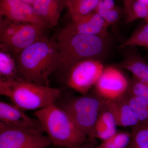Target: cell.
I'll return each mask as SVG.
<instances>
[{
	"instance_id": "cell-24",
	"label": "cell",
	"mask_w": 148,
	"mask_h": 148,
	"mask_svg": "<svg viewBox=\"0 0 148 148\" xmlns=\"http://www.w3.org/2000/svg\"><path fill=\"white\" fill-rule=\"evenodd\" d=\"M127 93L148 101V84L132 76L129 80Z\"/></svg>"
},
{
	"instance_id": "cell-25",
	"label": "cell",
	"mask_w": 148,
	"mask_h": 148,
	"mask_svg": "<svg viewBox=\"0 0 148 148\" xmlns=\"http://www.w3.org/2000/svg\"><path fill=\"white\" fill-rule=\"evenodd\" d=\"M95 12L103 18L108 27L116 22L120 16V10L116 7L110 10L96 9Z\"/></svg>"
},
{
	"instance_id": "cell-4",
	"label": "cell",
	"mask_w": 148,
	"mask_h": 148,
	"mask_svg": "<svg viewBox=\"0 0 148 148\" xmlns=\"http://www.w3.org/2000/svg\"><path fill=\"white\" fill-rule=\"evenodd\" d=\"M0 94L25 111L38 110L56 103L61 98L60 89L24 79L0 80Z\"/></svg>"
},
{
	"instance_id": "cell-19",
	"label": "cell",
	"mask_w": 148,
	"mask_h": 148,
	"mask_svg": "<svg viewBox=\"0 0 148 148\" xmlns=\"http://www.w3.org/2000/svg\"><path fill=\"white\" fill-rule=\"evenodd\" d=\"M129 147L148 148V123H140L132 127Z\"/></svg>"
},
{
	"instance_id": "cell-30",
	"label": "cell",
	"mask_w": 148,
	"mask_h": 148,
	"mask_svg": "<svg viewBox=\"0 0 148 148\" xmlns=\"http://www.w3.org/2000/svg\"><path fill=\"white\" fill-rule=\"evenodd\" d=\"M83 145H84V144H83ZM83 145H82L80 146L79 147L77 148H90L88 147H84V146H83Z\"/></svg>"
},
{
	"instance_id": "cell-31",
	"label": "cell",
	"mask_w": 148,
	"mask_h": 148,
	"mask_svg": "<svg viewBox=\"0 0 148 148\" xmlns=\"http://www.w3.org/2000/svg\"><path fill=\"white\" fill-rule=\"evenodd\" d=\"M145 20L147 23H148V16L146 17V18H145Z\"/></svg>"
},
{
	"instance_id": "cell-3",
	"label": "cell",
	"mask_w": 148,
	"mask_h": 148,
	"mask_svg": "<svg viewBox=\"0 0 148 148\" xmlns=\"http://www.w3.org/2000/svg\"><path fill=\"white\" fill-rule=\"evenodd\" d=\"M108 38L90 34H57L59 69L67 73L80 61L88 58L101 60L108 48Z\"/></svg>"
},
{
	"instance_id": "cell-10",
	"label": "cell",
	"mask_w": 148,
	"mask_h": 148,
	"mask_svg": "<svg viewBox=\"0 0 148 148\" xmlns=\"http://www.w3.org/2000/svg\"><path fill=\"white\" fill-rule=\"evenodd\" d=\"M108 28L103 18L94 11L78 19L71 20L58 34L64 36L90 34L108 37Z\"/></svg>"
},
{
	"instance_id": "cell-23",
	"label": "cell",
	"mask_w": 148,
	"mask_h": 148,
	"mask_svg": "<svg viewBox=\"0 0 148 148\" xmlns=\"http://www.w3.org/2000/svg\"><path fill=\"white\" fill-rule=\"evenodd\" d=\"M148 15V5L140 0H135L126 15V24L132 23L133 21L140 18H145Z\"/></svg>"
},
{
	"instance_id": "cell-6",
	"label": "cell",
	"mask_w": 148,
	"mask_h": 148,
	"mask_svg": "<svg viewBox=\"0 0 148 148\" xmlns=\"http://www.w3.org/2000/svg\"><path fill=\"white\" fill-rule=\"evenodd\" d=\"M105 67L100 59L88 58L74 64L66 73V83L81 94L94 87Z\"/></svg>"
},
{
	"instance_id": "cell-5",
	"label": "cell",
	"mask_w": 148,
	"mask_h": 148,
	"mask_svg": "<svg viewBox=\"0 0 148 148\" xmlns=\"http://www.w3.org/2000/svg\"><path fill=\"white\" fill-rule=\"evenodd\" d=\"M108 101L94 92L72 97L60 106L70 115L79 128L89 137L99 114Z\"/></svg>"
},
{
	"instance_id": "cell-29",
	"label": "cell",
	"mask_w": 148,
	"mask_h": 148,
	"mask_svg": "<svg viewBox=\"0 0 148 148\" xmlns=\"http://www.w3.org/2000/svg\"><path fill=\"white\" fill-rule=\"evenodd\" d=\"M140 1L148 5V0H140Z\"/></svg>"
},
{
	"instance_id": "cell-28",
	"label": "cell",
	"mask_w": 148,
	"mask_h": 148,
	"mask_svg": "<svg viewBox=\"0 0 148 148\" xmlns=\"http://www.w3.org/2000/svg\"><path fill=\"white\" fill-rule=\"evenodd\" d=\"M21 1L29 3V4H31L32 5L33 3L34 2L35 0H21Z\"/></svg>"
},
{
	"instance_id": "cell-22",
	"label": "cell",
	"mask_w": 148,
	"mask_h": 148,
	"mask_svg": "<svg viewBox=\"0 0 148 148\" xmlns=\"http://www.w3.org/2000/svg\"><path fill=\"white\" fill-rule=\"evenodd\" d=\"M131 134L117 132L113 136L103 141L101 145L93 148H126L129 145Z\"/></svg>"
},
{
	"instance_id": "cell-9",
	"label": "cell",
	"mask_w": 148,
	"mask_h": 148,
	"mask_svg": "<svg viewBox=\"0 0 148 148\" xmlns=\"http://www.w3.org/2000/svg\"><path fill=\"white\" fill-rule=\"evenodd\" d=\"M129 82L119 68L107 66L94 86V92L105 100H115L127 93Z\"/></svg>"
},
{
	"instance_id": "cell-32",
	"label": "cell",
	"mask_w": 148,
	"mask_h": 148,
	"mask_svg": "<svg viewBox=\"0 0 148 148\" xmlns=\"http://www.w3.org/2000/svg\"><path fill=\"white\" fill-rule=\"evenodd\" d=\"M126 148H132L130 147H129V146H128V147H126Z\"/></svg>"
},
{
	"instance_id": "cell-17",
	"label": "cell",
	"mask_w": 148,
	"mask_h": 148,
	"mask_svg": "<svg viewBox=\"0 0 148 148\" xmlns=\"http://www.w3.org/2000/svg\"><path fill=\"white\" fill-rule=\"evenodd\" d=\"M23 79L18 71L15 58L10 53L0 51V80L16 81Z\"/></svg>"
},
{
	"instance_id": "cell-21",
	"label": "cell",
	"mask_w": 148,
	"mask_h": 148,
	"mask_svg": "<svg viewBox=\"0 0 148 148\" xmlns=\"http://www.w3.org/2000/svg\"><path fill=\"white\" fill-rule=\"evenodd\" d=\"M139 46L148 49V23L135 31L121 45V47Z\"/></svg>"
},
{
	"instance_id": "cell-1",
	"label": "cell",
	"mask_w": 148,
	"mask_h": 148,
	"mask_svg": "<svg viewBox=\"0 0 148 148\" xmlns=\"http://www.w3.org/2000/svg\"><path fill=\"white\" fill-rule=\"evenodd\" d=\"M22 79L50 86V77L59 69L56 35L47 36L25 49L15 58Z\"/></svg>"
},
{
	"instance_id": "cell-27",
	"label": "cell",
	"mask_w": 148,
	"mask_h": 148,
	"mask_svg": "<svg viewBox=\"0 0 148 148\" xmlns=\"http://www.w3.org/2000/svg\"><path fill=\"white\" fill-rule=\"evenodd\" d=\"M123 1L124 4V12L126 16L135 0H123Z\"/></svg>"
},
{
	"instance_id": "cell-7",
	"label": "cell",
	"mask_w": 148,
	"mask_h": 148,
	"mask_svg": "<svg viewBox=\"0 0 148 148\" xmlns=\"http://www.w3.org/2000/svg\"><path fill=\"white\" fill-rule=\"evenodd\" d=\"M35 130L0 122V148H46L52 144L47 136Z\"/></svg>"
},
{
	"instance_id": "cell-26",
	"label": "cell",
	"mask_w": 148,
	"mask_h": 148,
	"mask_svg": "<svg viewBox=\"0 0 148 148\" xmlns=\"http://www.w3.org/2000/svg\"><path fill=\"white\" fill-rule=\"evenodd\" d=\"M116 7L114 0H100L95 10H110Z\"/></svg>"
},
{
	"instance_id": "cell-14",
	"label": "cell",
	"mask_w": 148,
	"mask_h": 148,
	"mask_svg": "<svg viewBox=\"0 0 148 148\" xmlns=\"http://www.w3.org/2000/svg\"><path fill=\"white\" fill-rule=\"evenodd\" d=\"M125 95L115 100L108 101L107 106L113 114L117 126L132 127L140 123L126 101Z\"/></svg>"
},
{
	"instance_id": "cell-18",
	"label": "cell",
	"mask_w": 148,
	"mask_h": 148,
	"mask_svg": "<svg viewBox=\"0 0 148 148\" xmlns=\"http://www.w3.org/2000/svg\"><path fill=\"white\" fill-rule=\"evenodd\" d=\"M100 0H65L71 20H75L95 11Z\"/></svg>"
},
{
	"instance_id": "cell-15",
	"label": "cell",
	"mask_w": 148,
	"mask_h": 148,
	"mask_svg": "<svg viewBox=\"0 0 148 148\" xmlns=\"http://www.w3.org/2000/svg\"><path fill=\"white\" fill-rule=\"evenodd\" d=\"M107 105L101 111L88 138H98L104 141L117 132L116 121Z\"/></svg>"
},
{
	"instance_id": "cell-20",
	"label": "cell",
	"mask_w": 148,
	"mask_h": 148,
	"mask_svg": "<svg viewBox=\"0 0 148 148\" xmlns=\"http://www.w3.org/2000/svg\"><path fill=\"white\" fill-rule=\"evenodd\" d=\"M125 98L140 123H148V101L144 98L126 93Z\"/></svg>"
},
{
	"instance_id": "cell-12",
	"label": "cell",
	"mask_w": 148,
	"mask_h": 148,
	"mask_svg": "<svg viewBox=\"0 0 148 148\" xmlns=\"http://www.w3.org/2000/svg\"><path fill=\"white\" fill-rule=\"evenodd\" d=\"M0 16L47 27L36 16L32 5L21 0H0Z\"/></svg>"
},
{
	"instance_id": "cell-13",
	"label": "cell",
	"mask_w": 148,
	"mask_h": 148,
	"mask_svg": "<svg viewBox=\"0 0 148 148\" xmlns=\"http://www.w3.org/2000/svg\"><path fill=\"white\" fill-rule=\"evenodd\" d=\"M36 16L48 28L58 24L65 5V0H35L32 4Z\"/></svg>"
},
{
	"instance_id": "cell-16",
	"label": "cell",
	"mask_w": 148,
	"mask_h": 148,
	"mask_svg": "<svg viewBox=\"0 0 148 148\" xmlns=\"http://www.w3.org/2000/svg\"><path fill=\"white\" fill-rule=\"evenodd\" d=\"M114 66L131 72L133 76L148 84V63L135 52L127 53Z\"/></svg>"
},
{
	"instance_id": "cell-8",
	"label": "cell",
	"mask_w": 148,
	"mask_h": 148,
	"mask_svg": "<svg viewBox=\"0 0 148 148\" xmlns=\"http://www.w3.org/2000/svg\"><path fill=\"white\" fill-rule=\"evenodd\" d=\"M47 28L40 24L24 22L11 36L0 42L1 49L15 58L25 49L46 37Z\"/></svg>"
},
{
	"instance_id": "cell-2",
	"label": "cell",
	"mask_w": 148,
	"mask_h": 148,
	"mask_svg": "<svg viewBox=\"0 0 148 148\" xmlns=\"http://www.w3.org/2000/svg\"><path fill=\"white\" fill-rule=\"evenodd\" d=\"M34 115L54 146L77 148L85 142L86 135L67 112L56 103L36 111Z\"/></svg>"
},
{
	"instance_id": "cell-11",
	"label": "cell",
	"mask_w": 148,
	"mask_h": 148,
	"mask_svg": "<svg viewBox=\"0 0 148 148\" xmlns=\"http://www.w3.org/2000/svg\"><path fill=\"white\" fill-rule=\"evenodd\" d=\"M0 122L10 126L25 129L35 130L43 132L37 119H33L24 111L12 103L0 102Z\"/></svg>"
}]
</instances>
